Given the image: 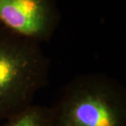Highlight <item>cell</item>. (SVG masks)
Wrapping results in <instances>:
<instances>
[{
  "instance_id": "1",
  "label": "cell",
  "mask_w": 126,
  "mask_h": 126,
  "mask_svg": "<svg viewBox=\"0 0 126 126\" xmlns=\"http://www.w3.org/2000/svg\"><path fill=\"white\" fill-rule=\"evenodd\" d=\"M51 107L53 126H126V89L106 73L75 76Z\"/></svg>"
},
{
  "instance_id": "2",
  "label": "cell",
  "mask_w": 126,
  "mask_h": 126,
  "mask_svg": "<svg viewBox=\"0 0 126 126\" xmlns=\"http://www.w3.org/2000/svg\"><path fill=\"white\" fill-rule=\"evenodd\" d=\"M50 67L41 44L0 25V121L33 104L48 84Z\"/></svg>"
},
{
  "instance_id": "3",
  "label": "cell",
  "mask_w": 126,
  "mask_h": 126,
  "mask_svg": "<svg viewBox=\"0 0 126 126\" xmlns=\"http://www.w3.org/2000/svg\"><path fill=\"white\" fill-rule=\"evenodd\" d=\"M60 22L56 0H0V25L40 44L51 40Z\"/></svg>"
},
{
  "instance_id": "4",
  "label": "cell",
  "mask_w": 126,
  "mask_h": 126,
  "mask_svg": "<svg viewBox=\"0 0 126 126\" xmlns=\"http://www.w3.org/2000/svg\"><path fill=\"white\" fill-rule=\"evenodd\" d=\"M5 121L2 126H53L52 107L33 103Z\"/></svg>"
}]
</instances>
